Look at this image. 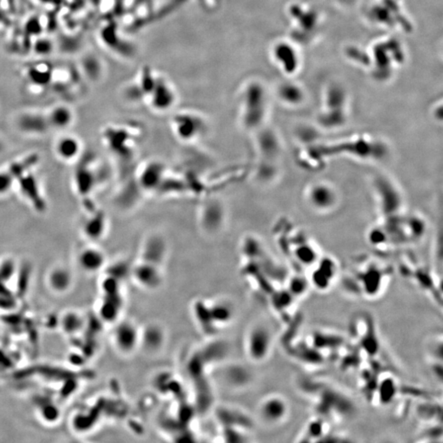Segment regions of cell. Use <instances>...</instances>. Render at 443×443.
Returning a JSON list of instances; mask_svg holds the SVG:
<instances>
[{
	"instance_id": "cell-6",
	"label": "cell",
	"mask_w": 443,
	"mask_h": 443,
	"mask_svg": "<svg viewBox=\"0 0 443 443\" xmlns=\"http://www.w3.org/2000/svg\"><path fill=\"white\" fill-rule=\"evenodd\" d=\"M166 341V332L163 327L156 323H149L144 327H140V346L146 351L154 352L160 350Z\"/></svg>"
},
{
	"instance_id": "cell-7",
	"label": "cell",
	"mask_w": 443,
	"mask_h": 443,
	"mask_svg": "<svg viewBox=\"0 0 443 443\" xmlns=\"http://www.w3.org/2000/svg\"><path fill=\"white\" fill-rule=\"evenodd\" d=\"M133 274L136 283L142 288L155 289L161 284L162 274L157 265L151 263H140L136 265Z\"/></svg>"
},
{
	"instance_id": "cell-11",
	"label": "cell",
	"mask_w": 443,
	"mask_h": 443,
	"mask_svg": "<svg viewBox=\"0 0 443 443\" xmlns=\"http://www.w3.org/2000/svg\"><path fill=\"white\" fill-rule=\"evenodd\" d=\"M69 112L64 108H58L56 109L51 114V122L58 127H65L70 123Z\"/></svg>"
},
{
	"instance_id": "cell-2",
	"label": "cell",
	"mask_w": 443,
	"mask_h": 443,
	"mask_svg": "<svg viewBox=\"0 0 443 443\" xmlns=\"http://www.w3.org/2000/svg\"><path fill=\"white\" fill-rule=\"evenodd\" d=\"M144 83L143 90L147 92L148 101L152 109L157 112L167 111L174 105L176 95L172 87L163 79L150 78V81Z\"/></svg>"
},
{
	"instance_id": "cell-9",
	"label": "cell",
	"mask_w": 443,
	"mask_h": 443,
	"mask_svg": "<svg viewBox=\"0 0 443 443\" xmlns=\"http://www.w3.org/2000/svg\"><path fill=\"white\" fill-rule=\"evenodd\" d=\"M80 263L81 267L84 268L85 270L94 272L102 267L105 263V256L99 249H85L80 254Z\"/></svg>"
},
{
	"instance_id": "cell-10",
	"label": "cell",
	"mask_w": 443,
	"mask_h": 443,
	"mask_svg": "<svg viewBox=\"0 0 443 443\" xmlns=\"http://www.w3.org/2000/svg\"><path fill=\"white\" fill-rule=\"evenodd\" d=\"M79 143L72 137H64L61 139L57 144V153L63 159H71L77 155L79 152Z\"/></svg>"
},
{
	"instance_id": "cell-1",
	"label": "cell",
	"mask_w": 443,
	"mask_h": 443,
	"mask_svg": "<svg viewBox=\"0 0 443 443\" xmlns=\"http://www.w3.org/2000/svg\"><path fill=\"white\" fill-rule=\"evenodd\" d=\"M272 344V334L266 326L254 325L245 338V350L250 360L260 362L267 358Z\"/></svg>"
},
{
	"instance_id": "cell-12",
	"label": "cell",
	"mask_w": 443,
	"mask_h": 443,
	"mask_svg": "<svg viewBox=\"0 0 443 443\" xmlns=\"http://www.w3.org/2000/svg\"><path fill=\"white\" fill-rule=\"evenodd\" d=\"M69 279L67 273L64 271H57L51 277V283L53 287L58 290L64 289L67 287Z\"/></svg>"
},
{
	"instance_id": "cell-13",
	"label": "cell",
	"mask_w": 443,
	"mask_h": 443,
	"mask_svg": "<svg viewBox=\"0 0 443 443\" xmlns=\"http://www.w3.org/2000/svg\"><path fill=\"white\" fill-rule=\"evenodd\" d=\"M12 179L9 174L0 172V194H5L11 188Z\"/></svg>"
},
{
	"instance_id": "cell-3",
	"label": "cell",
	"mask_w": 443,
	"mask_h": 443,
	"mask_svg": "<svg viewBox=\"0 0 443 443\" xmlns=\"http://www.w3.org/2000/svg\"><path fill=\"white\" fill-rule=\"evenodd\" d=\"M205 127L202 118L196 114H180L172 121L174 133L181 140L187 142H193L201 138L206 129Z\"/></svg>"
},
{
	"instance_id": "cell-5",
	"label": "cell",
	"mask_w": 443,
	"mask_h": 443,
	"mask_svg": "<svg viewBox=\"0 0 443 443\" xmlns=\"http://www.w3.org/2000/svg\"><path fill=\"white\" fill-rule=\"evenodd\" d=\"M288 405L285 399L279 395H270L258 405V416L268 424H278L287 417Z\"/></svg>"
},
{
	"instance_id": "cell-8",
	"label": "cell",
	"mask_w": 443,
	"mask_h": 443,
	"mask_svg": "<svg viewBox=\"0 0 443 443\" xmlns=\"http://www.w3.org/2000/svg\"><path fill=\"white\" fill-rule=\"evenodd\" d=\"M209 313L210 314V318L214 323H221V324H227L228 322L232 320L234 314L232 305L227 303V301L223 300H219L214 302L211 307L209 308Z\"/></svg>"
},
{
	"instance_id": "cell-4",
	"label": "cell",
	"mask_w": 443,
	"mask_h": 443,
	"mask_svg": "<svg viewBox=\"0 0 443 443\" xmlns=\"http://www.w3.org/2000/svg\"><path fill=\"white\" fill-rule=\"evenodd\" d=\"M114 338L120 352L132 354L140 346V327L132 321H123L117 327Z\"/></svg>"
}]
</instances>
